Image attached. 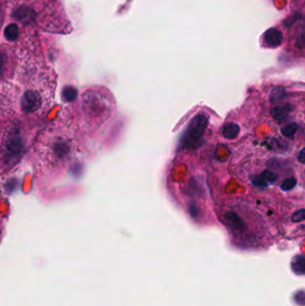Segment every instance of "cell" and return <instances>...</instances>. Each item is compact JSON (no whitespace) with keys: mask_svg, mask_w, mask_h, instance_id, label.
I'll return each instance as SVG.
<instances>
[{"mask_svg":"<svg viewBox=\"0 0 305 306\" xmlns=\"http://www.w3.org/2000/svg\"><path fill=\"white\" fill-rule=\"evenodd\" d=\"M209 116L206 114H198L193 117L183 133L179 146L183 150L198 148L200 141L203 137L209 126Z\"/></svg>","mask_w":305,"mask_h":306,"instance_id":"obj_4","label":"cell"},{"mask_svg":"<svg viewBox=\"0 0 305 306\" xmlns=\"http://www.w3.org/2000/svg\"><path fill=\"white\" fill-rule=\"evenodd\" d=\"M282 32L278 29H270L263 34V42L268 44L269 48H278L282 43Z\"/></svg>","mask_w":305,"mask_h":306,"instance_id":"obj_6","label":"cell"},{"mask_svg":"<svg viewBox=\"0 0 305 306\" xmlns=\"http://www.w3.org/2000/svg\"><path fill=\"white\" fill-rule=\"evenodd\" d=\"M251 182L253 185L259 188H266L268 186V183L263 179L261 175H254L251 177Z\"/></svg>","mask_w":305,"mask_h":306,"instance_id":"obj_14","label":"cell"},{"mask_svg":"<svg viewBox=\"0 0 305 306\" xmlns=\"http://www.w3.org/2000/svg\"><path fill=\"white\" fill-rule=\"evenodd\" d=\"M27 148V139L18 122L11 123L0 140V173L9 172L20 163Z\"/></svg>","mask_w":305,"mask_h":306,"instance_id":"obj_3","label":"cell"},{"mask_svg":"<svg viewBox=\"0 0 305 306\" xmlns=\"http://www.w3.org/2000/svg\"><path fill=\"white\" fill-rule=\"evenodd\" d=\"M2 5L5 23H13L19 30V42L37 36L40 31L54 34L72 31L61 0H2Z\"/></svg>","mask_w":305,"mask_h":306,"instance_id":"obj_1","label":"cell"},{"mask_svg":"<svg viewBox=\"0 0 305 306\" xmlns=\"http://www.w3.org/2000/svg\"><path fill=\"white\" fill-rule=\"evenodd\" d=\"M240 132V127L236 123H227L222 129L223 136L227 140L236 139Z\"/></svg>","mask_w":305,"mask_h":306,"instance_id":"obj_8","label":"cell"},{"mask_svg":"<svg viewBox=\"0 0 305 306\" xmlns=\"http://www.w3.org/2000/svg\"><path fill=\"white\" fill-rule=\"evenodd\" d=\"M75 150V140L72 134L50 128L39 145V161L43 169L59 172L64 170L72 161Z\"/></svg>","mask_w":305,"mask_h":306,"instance_id":"obj_2","label":"cell"},{"mask_svg":"<svg viewBox=\"0 0 305 306\" xmlns=\"http://www.w3.org/2000/svg\"><path fill=\"white\" fill-rule=\"evenodd\" d=\"M291 111H292V106L286 103V104H283V105L274 107L270 111V113H271V116H273L274 119L282 121L289 115Z\"/></svg>","mask_w":305,"mask_h":306,"instance_id":"obj_7","label":"cell"},{"mask_svg":"<svg viewBox=\"0 0 305 306\" xmlns=\"http://www.w3.org/2000/svg\"><path fill=\"white\" fill-rule=\"evenodd\" d=\"M18 66L16 46L11 43L0 44V85H8Z\"/></svg>","mask_w":305,"mask_h":306,"instance_id":"obj_5","label":"cell"},{"mask_svg":"<svg viewBox=\"0 0 305 306\" xmlns=\"http://www.w3.org/2000/svg\"><path fill=\"white\" fill-rule=\"evenodd\" d=\"M261 175L263 176V179L265 180L267 183H275L278 178H279V175L274 172H271L269 170H264L263 173L261 174Z\"/></svg>","mask_w":305,"mask_h":306,"instance_id":"obj_15","label":"cell"},{"mask_svg":"<svg viewBox=\"0 0 305 306\" xmlns=\"http://www.w3.org/2000/svg\"><path fill=\"white\" fill-rule=\"evenodd\" d=\"M297 159L301 164H305V149L303 148L300 151V153H298V156H297Z\"/></svg>","mask_w":305,"mask_h":306,"instance_id":"obj_17","label":"cell"},{"mask_svg":"<svg viewBox=\"0 0 305 306\" xmlns=\"http://www.w3.org/2000/svg\"><path fill=\"white\" fill-rule=\"evenodd\" d=\"M305 209H301L299 211H295V213L292 216V221L293 222H301L305 219Z\"/></svg>","mask_w":305,"mask_h":306,"instance_id":"obj_16","label":"cell"},{"mask_svg":"<svg viewBox=\"0 0 305 306\" xmlns=\"http://www.w3.org/2000/svg\"><path fill=\"white\" fill-rule=\"evenodd\" d=\"M78 91L73 86H66L62 91V99L65 102H72L77 97Z\"/></svg>","mask_w":305,"mask_h":306,"instance_id":"obj_11","label":"cell"},{"mask_svg":"<svg viewBox=\"0 0 305 306\" xmlns=\"http://www.w3.org/2000/svg\"><path fill=\"white\" fill-rule=\"evenodd\" d=\"M225 219L227 223L229 224L230 227L234 229L237 230H244V224L242 221L241 219L236 214V212L233 211H227L225 213Z\"/></svg>","mask_w":305,"mask_h":306,"instance_id":"obj_9","label":"cell"},{"mask_svg":"<svg viewBox=\"0 0 305 306\" xmlns=\"http://www.w3.org/2000/svg\"><path fill=\"white\" fill-rule=\"evenodd\" d=\"M298 129V125L296 123H290L281 128V132L285 137L293 138Z\"/></svg>","mask_w":305,"mask_h":306,"instance_id":"obj_12","label":"cell"},{"mask_svg":"<svg viewBox=\"0 0 305 306\" xmlns=\"http://www.w3.org/2000/svg\"><path fill=\"white\" fill-rule=\"evenodd\" d=\"M4 14H3V10H2V7L0 5V30H1V27L3 25V22H4Z\"/></svg>","mask_w":305,"mask_h":306,"instance_id":"obj_18","label":"cell"},{"mask_svg":"<svg viewBox=\"0 0 305 306\" xmlns=\"http://www.w3.org/2000/svg\"><path fill=\"white\" fill-rule=\"evenodd\" d=\"M3 231H4V223H3V220H2V219L0 217V239L2 238Z\"/></svg>","mask_w":305,"mask_h":306,"instance_id":"obj_19","label":"cell"},{"mask_svg":"<svg viewBox=\"0 0 305 306\" xmlns=\"http://www.w3.org/2000/svg\"><path fill=\"white\" fill-rule=\"evenodd\" d=\"M285 97H286L285 89L282 86H277L271 90L269 94V101L271 103H279L284 101Z\"/></svg>","mask_w":305,"mask_h":306,"instance_id":"obj_10","label":"cell"},{"mask_svg":"<svg viewBox=\"0 0 305 306\" xmlns=\"http://www.w3.org/2000/svg\"><path fill=\"white\" fill-rule=\"evenodd\" d=\"M297 184V180L295 177H289V178H286L285 179L282 184H281V189L285 191V192H288V191L292 190L295 185Z\"/></svg>","mask_w":305,"mask_h":306,"instance_id":"obj_13","label":"cell"}]
</instances>
